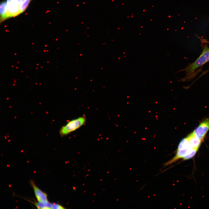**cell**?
Returning <instances> with one entry per match:
<instances>
[{
  "label": "cell",
  "mask_w": 209,
  "mask_h": 209,
  "mask_svg": "<svg viewBox=\"0 0 209 209\" xmlns=\"http://www.w3.org/2000/svg\"><path fill=\"white\" fill-rule=\"evenodd\" d=\"M0 23L9 18L8 15L7 1L2 2L0 5Z\"/></svg>",
  "instance_id": "obj_6"
},
{
  "label": "cell",
  "mask_w": 209,
  "mask_h": 209,
  "mask_svg": "<svg viewBox=\"0 0 209 209\" xmlns=\"http://www.w3.org/2000/svg\"><path fill=\"white\" fill-rule=\"evenodd\" d=\"M31 0H26L20 6V13L24 11Z\"/></svg>",
  "instance_id": "obj_8"
},
{
  "label": "cell",
  "mask_w": 209,
  "mask_h": 209,
  "mask_svg": "<svg viewBox=\"0 0 209 209\" xmlns=\"http://www.w3.org/2000/svg\"><path fill=\"white\" fill-rule=\"evenodd\" d=\"M187 137L192 146L198 150L202 141L195 136L193 131Z\"/></svg>",
  "instance_id": "obj_5"
},
{
  "label": "cell",
  "mask_w": 209,
  "mask_h": 209,
  "mask_svg": "<svg viewBox=\"0 0 209 209\" xmlns=\"http://www.w3.org/2000/svg\"><path fill=\"white\" fill-rule=\"evenodd\" d=\"M86 121V117L84 116H80L69 121L61 128L59 131L60 135L63 136L70 134L84 125Z\"/></svg>",
  "instance_id": "obj_1"
},
{
  "label": "cell",
  "mask_w": 209,
  "mask_h": 209,
  "mask_svg": "<svg viewBox=\"0 0 209 209\" xmlns=\"http://www.w3.org/2000/svg\"><path fill=\"white\" fill-rule=\"evenodd\" d=\"M209 130V118L202 121L193 132L196 137L202 141Z\"/></svg>",
  "instance_id": "obj_3"
},
{
  "label": "cell",
  "mask_w": 209,
  "mask_h": 209,
  "mask_svg": "<svg viewBox=\"0 0 209 209\" xmlns=\"http://www.w3.org/2000/svg\"><path fill=\"white\" fill-rule=\"evenodd\" d=\"M31 184L33 188L35 196L38 201L40 202H47L48 201L47 196L45 192L42 191L38 188L33 181Z\"/></svg>",
  "instance_id": "obj_4"
},
{
  "label": "cell",
  "mask_w": 209,
  "mask_h": 209,
  "mask_svg": "<svg viewBox=\"0 0 209 209\" xmlns=\"http://www.w3.org/2000/svg\"><path fill=\"white\" fill-rule=\"evenodd\" d=\"M12 1V0H7V8H8V7L10 5Z\"/></svg>",
  "instance_id": "obj_10"
},
{
  "label": "cell",
  "mask_w": 209,
  "mask_h": 209,
  "mask_svg": "<svg viewBox=\"0 0 209 209\" xmlns=\"http://www.w3.org/2000/svg\"><path fill=\"white\" fill-rule=\"evenodd\" d=\"M209 61V49L206 47L199 57L185 69L188 73H190L198 68Z\"/></svg>",
  "instance_id": "obj_2"
},
{
  "label": "cell",
  "mask_w": 209,
  "mask_h": 209,
  "mask_svg": "<svg viewBox=\"0 0 209 209\" xmlns=\"http://www.w3.org/2000/svg\"><path fill=\"white\" fill-rule=\"evenodd\" d=\"M64 208H65L63 206L59 204L55 203H53L52 204L51 209H61Z\"/></svg>",
  "instance_id": "obj_9"
},
{
  "label": "cell",
  "mask_w": 209,
  "mask_h": 209,
  "mask_svg": "<svg viewBox=\"0 0 209 209\" xmlns=\"http://www.w3.org/2000/svg\"><path fill=\"white\" fill-rule=\"evenodd\" d=\"M52 204L50 202H40L38 201L35 203V205L38 209H48L52 208Z\"/></svg>",
  "instance_id": "obj_7"
}]
</instances>
